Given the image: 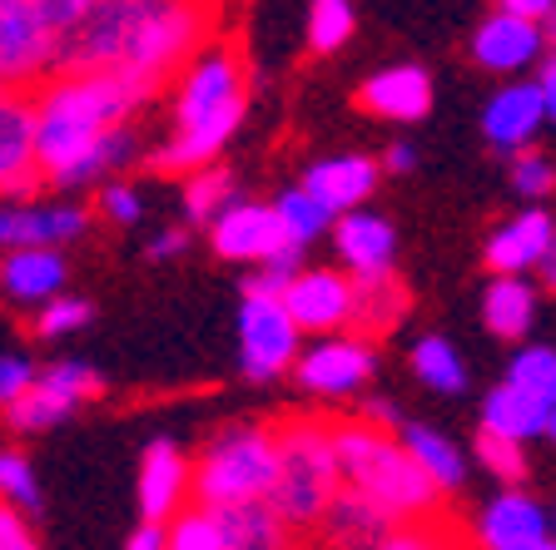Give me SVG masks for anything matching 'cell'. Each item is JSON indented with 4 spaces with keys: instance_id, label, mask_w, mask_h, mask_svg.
I'll use <instances>...</instances> for the list:
<instances>
[{
    "instance_id": "obj_1",
    "label": "cell",
    "mask_w": 556,
    "mask_h": 550,
    "mask_svg": "<svg viewBox=\"0 0 556 550\" xmlns=\"http://www.w3.org/2000/svg\"><path fill=\"white\" fill-rule=\"evenodd\" d=\"M150 90H139L125 75H60L30 100V150L35 174L75 189L85 154L110 129H125L129 110Z\"/></svg>"
},
{
    "instance_id": "obj_2",
    "label": "cell",
    "mask_w": 556,
    "mask_h": 550,
    "mask_svg": "<svg viewBox=\"0 0 556 550\" xmlns=\"http://www.w3.org/2000/svg\"><path fill=\"white\" fill-rule=\"evenodd\" d=\"M333 461H338V486L382 511L393 526H417L432 521L438 491L422 482V471L407 461L397 447V436L372 432V426H333Z\"/></svg>"
},
{
    "instance_id": "obj_3",
    "label": "cell",
    "mask_w": 556,
    "mask_h": 550,
    "mask_svg": "<svg viewBox=\"0 0 556 550\" xmlns=\"http://www.w3.org/2000/svg\"><path fill=\"white\" fill-rule=\"evenodd\" d=\"M274 442H278V466L264 506L283 526H318L338 496L333 436H328L324 422H293Z\"/></svg>"
},
{
    "instance_id": "obj_4",
    "label": "cell",
    "mask_w": 556,
    "mask_h": 550,
    "mask_svg": "<svg viewBox=\"0 0 556 550\" xmlns=\"http://www.w3.org/2000/svg\"><path fill=\"white\" fill-rule=\"evenodd\" d=\"M278 442L264 426H229L208 442L199 466H189V491L199 496V511H224V506L264 501L274 486Z\"/></svg>"
},
{
    "instance_id": "obj_5",
    "label": "cell",
    "mask_w": 556,
    "mask_h": 550,
    "mask_svg": "<svg viewBox=\"0 0 556 550\" xmlns=\"http://www.w3.org/2000/svg\"><path fill=\"white\" fill-rule=\"evenodd\" d=\"M204 35H208V11H204V5L139 0L135 25H129L125 60H119L115 75L135 80L139 90H154L169 69L189 65V55L204 46Z\"/></svg>"
},
{
    "instance_id": "obj_6",
    "label": "cell",
    "mask_w": 556,
    "mask_h": 550,
    "mask_svg": "<svg viewBox=\"0 0 556 550\" xmlns=\"http://www.w3.org/2000/svg\"><path fill=\"white\" fill-rule=\"evenodd\" d=\"M139 0H85V15L75 30L60 35L55 69L60 75H115L129 46Z\"/></svg>"
},
{
    "instance_id": "obj_7",
    "label": "cell",
    "mask_w": 556,
    "mask_h": 550,
    "mask_svg": "<svg viewBox=\"0 0 556 550\" xmlns=\"http://www.w3.org/2000/svg\"><path fill=\"white\" fill-rule=\"evenodd\" d=\"M552 110H556V69H552V60H542V69H536L532 80L502 85L486 100L482 129L502 154H521V150H532L536 129L552 119Z\"/></svg>"
},
{
    "instance_id": "obj_8",
    "label": "cell",
    "mask_w": 556,
    "mask_h": 550,
    "mask_svg": "<svg viewBox=\"0 0 556 550\" xmlns=\"http://www.w3.org/2000/svg\"><path fill=\"white\" fill-rule=\"evenodd\" d=\"M55 46L35 0H0V90L21 94L25 85L46 80L55 69Z\"/></svg>"
},
{
    "instance_id": "obj_9",
    "label": "cell",
    "mask_w": 556,
    "mask_h": 550,
    "mask_svg": "<svg viewBox=\"0 0 556 550\" xmlns=\"http://www.w3.org/2000/svg\"><path fill=\"white\" fill-rule=\"evenodd\" d=\"M303 353V333L278 298H243L239 308V362L254 382H274Z\"/></svg>"
},
{
    "instance_id": "obj_10",
    "label": "cell",
    "mask_w": 556,
    "mask_h": 550,
    "mask_svg": "<svg viewBox=\"0 0 556 550\" xmlns=\"http://www.w3.org/2000/svg\"><path fill=\"white\" fill-rule=\"evenodd\" d=\"M233 104H243V65L233 55V46H199L185 65L179 94H174L179 129L219 115V110H233Z\"/></svg>"
},
{
    "instance_id": "obj_11",
    "label": "cell",
    "mask_w": 556,
    "mask_h": 550,
    "mask_svg": "<svg viewBox=\"0 0 556 550\" xmlns=\"http://www.w3.org/2000/svg\"><path fill=\"white\" fill-rule=\"evenodd\" d=\"M90 397H100V372L85 362H55L50 372H35L30 392L5 407V417H11L15 432H46Z\"/></svg>"
},
{
    "instance_id": "obj_12",
    "label": "cell",
    "mask_w": 556,
    "mask_h": 550,
    "mask_svg": "<svg viewBox=\"0 0 556 550\" xmlns=\"http://www.w3.org/2000/svg\"><path fill=\"white\" fill-rule=\"evenodd\" d=\"M278 303H283L299 333L338 337L353 318V278L333 273V268H299V278L283 287Z\"/></svg>"
},
{
    "instance_id": "obj_13",
    "label": "cell",
    "mask_w": 556,
    "mask_h": 550,
    "mask_svg": "<svg viewBox=\"0 0 556 550\" xmlns=\"http://www.w3.org/2000/svg\"><path fill=\"white\" fill-rule=\"evenodd\" d=\"M293 372H299V387L313 397H348L372 378V347L363 337H318L313 347H303L293 357Z\"/></svg>"
},
{
    "instance_id": "obj_14",
    "label": "cell",
    "mask_w": 556,
    "mask_h": 550,
    "mask_svg": "<svg viewBox=\"0 0 556 550\" xmlns=\"http://www.w3.org/2000/svg\"><path fill=\"white\" fill-rule=\"evenodd\" d=\"M208 239H214V253L229 258V264H268V258L293 248V243L283 239V229H278L274 208L254 204V199H233V204L208 223Z\"/></svg>"
},
{
    "instance_id": "obj_15",
    "label": "cell",
    "mask_w": 556,
    "mask_h": 550,
    "mask_svg": "<svg viewBox=\"0 0 556 550\" xmlns=\"http://www.w3.org/2000/svg\"><path fill=\"white\" fill-rule=\"evenodd\" d=\"M90 229L80 204H0V253L60 248Z\"/></svg>"
},
{
    "instance_id": "obj_16",
    "label": "cell",
    "mask_w": 556,
    "mask_h": 550,
    "mask_svg": "<svg viewBox=\"0 0 556 550\" xmlns=\"http://www.w3.org/2000/svg\"><path fill=\"white\" fill-rule=\"evenodd\" d=\"M472 60L492 75H511V69H532L546 60V25L517 21L497 5L472 35Z\"/></svg>"
},
{
    "instance_id": "obj_17",
    "label": "cell",
    "mask_w": 556,
    "mask_h": 550,
    "mask_svg": "<svg viewBox=\"0 0 556 550\" xmlns=\"http://www.w3.org/2000/svg\"><path fill=\"white\" fill-rule=\"evenodd\" d=\"M486 268L497 278H527V268H542L552 278V214L546 208H521L486 239Z\"/></svg>"
},
{
    "instance_id": "obj_18",
    "label": "cell",
    "mask_w": 556,
    "mask_h": 550,
    "mask_svg": "<svg viewBox=\"0 0 556 550\" xmlns=\"http://www.w3.org/2000/svg\"><path fill=\"white\" fill-rule=\"evenodd\" d=\"M185 496H189V461L169 436H160L139 457V511H144V526L174 521L185 511Z\"/></svg>"
},
{
    "instance_id": "obj_19",
    "label": "cell",
    "mask_w": 556,
    "mask_h": 550,
    "mask_svg": "<svg viewBox=\"0 0 556 550\" xmlns=\"http://www.w3.org/2000/svg\"><path fill=\"white\" fill-rule=\"evenodd\" d=\"M333 243L338 258L348 264L353 283L363 278H388L393 273V253H397V233L382 214H368V208H353V214L333 218Z\"/></svg>"
},
{
    "instance_id": "obj_20",
    "label": "cell",
    "mask_w": 556,
    "mask_h": 550,
    "mask_svg": "<svg viewBox=\"0 0 556 550\" xmlns=\"http://www.w3.org/2000/svg\"><path fill=\"white\" fill-rule=\"evenodd\" d=\"M378 164L363 159V154H333V159H318L308 174H303V194L313 204H324L333 218L353 214V208L368 204V194L378 189Z\"/></svg>"
},
{
    "instance_id": "obj_21",
    "label": "cell",
    "mask_w": 556,
    "mask_h": 550,
    "mask_svg": "<svg viewBox=\"0 0 556 550\" xmlns=\"http://www.w3.org/2000/svg\"><path fill=\"white\" fill-rule=\"evenodd\" d=\"M542 540H552V526L527 491H502L477 516V550H532Z\"/></svg>"
},
{
    "instance_id": "obj_22",
    "label": "cell",
    "mask_w": 556,
    "mask_h": 550,
    "mask_svg": "<svg viewBox=\"0 0 556 550\" xmlns=\"http://www.w3.org/2000/svg\"><path fill=\"white\" fill-rule=\"evenodd\" d=\"M35 183H40V174H35L30 150V100L0 90V194L25 204V194H35Z\"/></svg>"
},
{
    "instance_id": "obj_23",
    "label": "cell",
    "mask_w": 556,
    "mask_h": 550,
    "mask_svg": "<svg viewBox=\"0 0 556 550\" xmlns=\"http://www.w3.org/2000/svg\"><path fill=\"white\" fill-rule=\"evenodd\" d=\"M239 119H243V104H233V110H219V115H208V119H194V125L179 129V135H174L150 164L160 174H199V169H208V164L219 159L224 144L233 139Z\"/></svg>"
},
{
    "instance_id": "obj_24",
    "label": "cell",
    "mask_w": 556,
    "mask_h": 550,
    "mask_svg": "<svg viewBox=\"0 0 556 550\" xmlns=\"http://www.w3.org/2000/svg\"><path fill=\"white\" fill-rule=\"evenodd\" d=\"M358 100H363V110H372L378 119L413 125V119H422L432 110V80L422 65H388L363 85Z\"/></svg>"
},
{
    "instance_id": "obj_25",
    "label": "cell",
    "mask_w": 556,
    "mask_h": 550,
    "mask_svg": "<svg viewBox=\"0 0 556 550\" xmlns=\"http://www.w3.org/2000/svg\"><path fill=\"white\" fill-rule=\"evenodd\" d=\"M556 426V401H532L521 397L517 387H492L482 401V432L486 436H502V442H517L527 447V436H552Z\"/></svg>"
},
{
    "instance_id": "obj_26",
    "label": "cell",
    "mask_w": 556,
    "mask_h": 550,
    "mask_svg": "<svg viewBox=\"0 0 556 550\" xmlns=\"http://www.w3.org/2000/svg\"><path fill=\"white\" fill-rule=\"evenodd\" d=\"M65 287V258L60 248H21L0 258V293L15 303H40L46 308L50 298H60Z\"/></svg>"
},
{
    "instance_id": "obj_27",
    "label": "cell",
    "mask_w": 556,
    "mask_h": 550,
    "mask_svg": "<svg viewBox=\"0 0 556 550\" xmlns=\"http://www.w3.org/2000/svg\"><path fill=\"white\" fill-rule=\"evenodd\" d=\"M397 447L407 451V461H413L417 471H422V482L432 486V491H457V486L467 482V461L463 451L452 447L442 432H432V426L422 422H403V436H397Z\"/></svg>"
},
{
    "instance_id": "obj_28",
    "label": "cell",
    "mask_w": 556,
    "mask_h": 550,
    "mask_svg": "<svg viewBox=\"0 0 556 550\" xmlns=\"http://www.w3.org/2000/svg\"><path fill=\"white\" fill-rule=\"evenodd\" d=\"M208 516L219 530V550H289V526L264 501L224 506V511H208Z\"/></svg>"
},
{
    "instance_id": "obj_29",
    "label": "cell",
    "mask_w": 556,
    "mask_h": 550,
    "mask_svg": "<svg viewBox=\"0 0 556 550\" xmlns=\"http://www.w3.org/2000/svg\"><path fill=\"white\" fill-rule=\"evenodd\" d=\"M318 526H328V546L333 550H372L388 530H393V521L382 516V511H372L363 496H353V491H343L338 486V496H333V506L324 511V521Z\"/></svg>"
},
{
    "instance_id": "obj_30",
    "label": "cell",
    "mask_w": 556,
    "mask_h": 550,
    "mask_svg": "<svg viewBox=\"0 0 556 550\" xmlns=\"http://www.w3.org/2000/svg\"><path fill=\"white\" fill-rule=\"evenodd\" d=\"M482 318L507 343L527 337V328L536 322V287L527 278H492L482 293Z\"/></svg>"
},
{
    "instance_id": "obj_31",
    "label": "cell",
    "mask_w": 556,
    "mask_h": 550,
    "mask_svg": "<svg viewBox=\"0 0 556 550\" xmlns=\"http://www.w3.org/2000/svg\"><path fill=\"white\" fill-rule=\"evenodd\" d=\"M403 308H407V293L393 273L363 278V283H353V318H348V328H358V337L368 343V333L393 328V322L403 318Z\"/></svg>"
},
{
    "instance_id": "obj_32",
    "label": "cell",
    "mask_w": 556,
    "mask_h": 550,
    "mask_svg": "<svg viewBox=\"0 0 556 550\" xmlns=\"http://www.w3.org/2000/svg\"><path fill=\"white\" fill-rule=\"evenodd\" d=\"M268 208H274L278 229H283V239H289L293 248H303V243H313V239H324V233L333 229V214H328L324 204H313L303 189H283V194H278Z\"/></svg>"
},
{
    "instance_id": "obj_33",
    "label": "cell",
    "mask_w": 556,
    "mask_h": 550,
    "mask_svg": "<svg viewBox=\"0 0 556 550\" xmlns=\"http://www.w3.org/2000/svg\"><path fill=\"white\" fill-rule=\"evenodd\" d=\"M413 372L428 382L432 392H463L467 387V362L457 357V347L447 337H422L413 347Z\"/></svg>"
},
{
    "instance_id": "obj_34",
    "label": "cell",
    "mask_w": 556,
    "mask_h": 550,
    "mask_svg": "<svg viewBox=\"0 0 556 550\" xmlns=\"http://www.w3.org/2000/svg\"><path fill=\"white\" fill-rule=\"evenodd\" d=\"M229 204H233V174L229 169L208 164V169L189 174V183H185V214L194 218V223H214V218H219Z\"/></svg>"
},
{
    "instance_id": "obj_35",
    "label": "cell",
    "mask_w": 556,
    "mask_h": 550,
    "mask_svg": "<svg viewBox=\"0 0 556 550\" xmlns=\"http://www.w3.org/2000/svg\"><path fill=\"white\" fill-rule=\"evenodd\" d=\"M507 387L532 401H556V353L552 347H521L507 367Z\"/></svg>"
},
{
    "instance_id": "obj_36",
    "label": "cell",
    "mask_w": 556,
    "mask_h": 550,
    "mask_svg": "<svg viewBox=\"0 0 556 550\" xmlns=\"http://www.w3.org/2000/svg\"><path fill=\"white\" fill-rule=\"evenodd\" d=\"M353 25H358V15H353L348 0H318L308 11V46L318 50V55H328V50L348 46Z\"/></svg>"
},
{
    "instance_id": "obj_37",
    "label": "cell",
    "mask_w": 556,
    "mask_h": 550,
    "mask_svg": "<svg viewBox=\"0 0 556 550\" xmlns=\"http://www.w3.org/2000/svg\"><path fill=\"white\" fill-rule=\"evenodd\" d=\"M0 506H11L21 516L40 506V482H35L30 461L11 447H0Z\"/></svg>"
},
{
    "instance_id": "obj_38",
    "label": "cell",
    "mask_w": 556,
    "mask_h": 550,
    "mask_svg": "<svg viewBox=\"0 0 556 550\" xmlns=\"http://www.w3.org/2000/svg\"><path fill=\"white\" fill-rule=\"evenodd\" d=\"M164 550H219V530H214V516L189 506L174 521H164Z\"/></svg>"
},
{
    "instance_id": "obj_39",
    "label": "cell",
    "mask_w": 556,
    "mask_h": 550,
    "mask_svg": "<svg viewBox=\"0 0 556 550\" xmlns=\"http://www.w3.org/2000/svg\"><path fill=\"white\" fill-rule=\"evenodd\" d=\"M299 268H303L299 248L278 253V258H268V264H258L254 273H249V287H243V298H283V287L299 278Z\"/></svg>"
},
{
    "instance_id": "obj_40",
    "label": "cell",
    "mask_w": 556,
    "mask_h": 550,
    "mask_svg": "<svg viewBox=\"0 0 556 550\" xmlns=\"http://www.w3.org/2000/svg\"><path fill=\"white\" fill-rule=\"evenodd\" d=\"M477 461H482L497 482H521L527 476V451L517 447V442H502V436H486V432H477Z\"/></svg>"
},
{
    "instance_id": "obj_41",
    "label": "cell",
    "mask_w": 556,
    "mask_h": 550,
    "mask_svg": "<svg viewBox=\"0 0 556 550\" xmlns=\"http://www.w3.org/2000/svg\"><path fill=\"white\" fill-rule=\"evenodd\" d=\"M85 322H90V303L85 298H50L46 308L35 312V333L40 337H70V333H80Z\"/></svg>"
},
{
    "instance_id": "obj_42",
    "label": "cell",
    "mask_w": 556,
    "mask_h": 550,
    "mask_svg": "<svg viewBox=\"0 0 556 550\" xmlns=\"http://www.w3.org/2000/svg\"><path fill=\"white\" fill-rule=\"evenodd\" d=\"M372 550H457L452 530L442 521H417V526H393Z\"/></svg>"
},
{
    "instance_id": "obj_43",
    "label": "cell",
    "mask_w": 556,
    "mask_h": 550,
    "mask_svg": "<svg viewBox=\"0 0 556 550\" xmlns=\"http://www.w3.org/2000/svg\"><path fill=\"white\" fill-rule=\"evenodd\" d=\"M511 183H517L521 199H546L552 194V159L536 150H521L511 159Z\"/></svg>"
},
{
    "instance_id": "obj_44",
    "label": "cell",
    "mask_w": 556,
    "mask_h": 550,
    "mask_svg": "<svg viewBox=\"0 0 556 550\" xmlns=\"http://www.w3.org/2000/svg\"><path fill=\"white\" fill-rule=\"evenodd\" d=\"M100 214L110 218V223H135V218L144 214V204H139V194L129 189V183L110 179V183L100 189Z\"/></svg>"
},
{
    "instance_id": "obj_45",
    "label": "cell",
    "mask_w": 556,
    "mask_h": 550,
    "mask_svg": "<svg viewBox=\"0 0 556 550\" xmlns=\"http://www.w3.org/2000/svg\"><path fill=\"white\" fill-rule=\"evenodd\" d=\"M30 382H35V367L25 357H0V407L21 401L30 392Z\"/></svg>"
},
{
    "instance_id": "obj_46",
    "label": "cell",
    "mask_w": 556,
    "mask_h": 550,
    "mask_svg": "<svg viewBox=\"0 0 556 550\" xmlns=\"http://www.w3.org/2000/svg\"><path fill=\"white\" fill-rule=\"evenodd\" d=\"M0 550H40L35 530L25 526V516L11 511V506H0Z\"/></svg>"
},
{
    "instance_id": "obj_47",
    "label": "cell",
    "mask_w": 556,
    "mask_h": 550,
    "mask_svg": "<svg viewBox=\"0 0 556 550\" xmlns=\"http://www.w3.org/2000/svg\"><path fill=\"white\" fill-rule=\"evenodd\" d=\"M502 11L517 15V21L546 25V21H552V0H502Z\"/></svg>"
},
{
    "instance_id": "obj_48",
    "label": "cell",
    "mask_w": 556,
    "mask_h": 550,
    "mask_svg": "<svg viewBox=\"0 0 556 550\" xmlns=\"http://www.w3.org/2000/svg\"><path fill=\"white\" fill-rule=\"evenodd\" d=\"M185 248H189V233L185 229H164L160 239L150 243V258H179Z\"/></svg>"
},
{
    "instance_id": "obj_49",
    "label": "cell",
    "mask_w": 556,
    "mask_h": 550,
    "mask_svg": "<svg viewBox=\"0 0 556 550\" xmlns=\"http://www.w3.org/2000/svg\"><path fill=\"white\" fill-rule=\"evenodd\" d=\"M363 417H368L363 426H372V432H382V426H403V417H397L393 401H368V412Z\"/></svg>"
},
{
    "instance_id": "obj_50",
    "label": "cell",
    "mask_w": 556,
    "mask_h": 550,
    "mask_svg": "<svg viewBox=\"0 0 556 550\" xmlns=\"http://www.w3.org/2000/svg\"><path fill=\"white\" fill-rule=\"evenodd\" d=\"M125 550H164V526H139Z\"/></svg>"
},
{
    "instance_id": "obj_51",
    "label": "cell",
    "mask_w": 556,
    "mask_h": 550,
    "mask_svg": "<svg viewBox=\"0 0 556 550\" xmlns=\"http://www.w3.org/2000/svg\"><path fill=\"white\" fill-rule=\"evenodd\" d=\"M382 164H388V169H393V174H407V169H413V164H417V154L407 150V144H393V150H388V159H382ZM382 164H378V169H382Z\"/></svg>"
},
{
    "instance_id": "obj_52",
    "label": "cell",
    "mask_w": 556,
    "mask_h": 550,
    "mask_svg": "<svg viewBox=\"0 0 556 550\" xmlns=\"http://www.w3.org/2000/svg\"><path fill=\"white\" fill-rule=\"evenodd\" d=\"M532 550H556V546H552V540H542V546H532Z\"/></svg>"
}]
</instances>
